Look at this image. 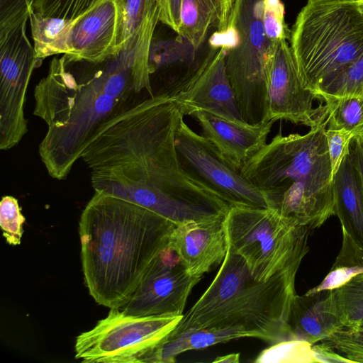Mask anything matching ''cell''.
<instances>
[{
    "label": "cell",
    "instance_id": "obj_1",
    "mask_svg": "<svg viewBox=\"0 0 363 363\" xmlns=\"http://www.w3.org/2000/svg\"><path fill=\"white\" fill-rule=\"evenodd\" d=\"M184 114L174 96H148L105 122L82 155L91 186L176 225L226 216L230 207L183 170L176 133Z\"/></svg>",
    "mask_w": 363,
    "mask_h": 363
},
{
    "label": "cell",
    "instance_id": "obj_2",
    "mask_svg": "<svg viewBox=\"0 0 363 363\" xmlns=\"http://www.w3.org/2000/svg\"><path fill=\"white\" fill-rule=\"evenodd\" d=\"M143 93L154 95L149 58L135 48L99 62L54 57L34 89L33 114L47 125L38 152L48 174L65 179L97 130Z\"/></svg>",
    "mask_w": 363,
    "mask_h": 363
},
{
    "label": "cell",
    "instance_id": "obj_3",
    "mask_svg": "<svg viewBox=\"0 0 363 363\" xmlns=\"http://www.w3.org/2000/svg\"><path fill=\"white\" fill-rule=\"evenodd\" d=\"M175 225L133 202L95 192L79 222L84 280L94 301L110 309L123 306Z\"/></svg>",
    "mask_w": 363,
    "mask_h": 363
},
{
    "label": "cell",
    "instance_id": "obj_4",
    "mask_svg": "<svg viewBox=\"0 0 363 363\" xmlns=\"http://www.w3.org/2000/svg\"><path fill=\"white\" fill-rule=\"evenodd\" d=\"M298 268L294 267L268 280L259 281L228 245L225 258L214 279L166 337L208 329L230 332L239 338H258L272 344L292 340L287 318L296 294Z\"/></svg>",
    "mask_w": 363,
    "mask_h": 363
},
{
    "label": "cell",
    "instance_id": "obj_5",
    "mask_svg": "<svg viewBox=\"0 0 363 363\" xmlns=\"http://www.w3.org/2000/svg\"><path fill=\"white\" fill-rule=\"evenodd\" d=\"M326 126L327 116L306 134L278 133L240 169L264 195L269 208L311 230L334 215Z\"/></svg>",
    "mask_w": 363,
    "mask_h": 363
},
{
    "label": "cell",
    "instance_id": "obj_6",
    "mask_svg": "<svg viewBox=\"0 0 363 363\" xmlns=\"http://www.w3.org/2000/svg\"><path fill=\"white\" fill-rule=\"evenodd\" d=\"M289 39L303 84L315 93L363 55V16L354 1L308 0Z\"/></svg>",
    "mask_w": 363,
    "mask_h": 363
},
{
    "label": "cell",
    "instance_id": "obj_7",
    "mask_svg": "<svg viewBox=\"0 0 363 363\" xmlns=\"http://www.w3.org/2000/svg\"><path fill=\"white\" fill-rule=\"evenodd\" d=\"M264 0H234L228 27L213 33L208 45L225 50L226 72L243 121H268L267 91L278 44L267 37Z\"/></svg>",
    "mask_w": 363,
    "mask_h": 363
},
{
    "label": "cell",
    "instance_id": "obj_8",
    "mask_svg": "<svg viewBox=\"0 0 363 363\" xmlns=\"http://www.w3.org/2000/svg\"><path fill=\"white\" fill-rule=\"evenodd\" d=\"M225 225L229 246L259 281L300 267L309 250L311 230L293 223L271 208L232 207Z\"/></svg>",
    "mask_w": 363,
    "mask_h": 363
},
{
    "label": "cell",
    "instance_id": "obj_9",
    "mask_svg": "<svg viewBox=\"0 0 363 363\" xmlns=\"http://www.w3.org/2000/svg\"><path fill=\"white\" fill-rule=\"evenodd\" d=\"M182 315L138 316L111 308L108 315L76 337L75 358L86 363H134L159 344Z\"/></svg>",
    "mask_w": 363,
    "mask_h": 363
},
{
    "label": "cell",
    "instance_id": "obj_10",
    "mask_svg": "<svg viewBox=\"0 0 363 363\" xmlns=\"http://www.w3.org/2000/svg\"><path fill=\"white\" fill-rule=\"evenodd\" d=\"M176 149L185 173L230 208H269L264 195L208 139L194 132L184 120L176 133Z\"/></svg>",
    "mask_w": 363,
    "mask_h": 363
},
{
    "label": "cell",
    "instance_id": "obj_11",
    "mask_svg": "<svg viewBox=\"0 0 363 363\" xmlns=\"http://www.w3.org/2000/svg\"><path fill=\"white\" fill-rule=\"evenodd\" d=\"M27 21L0 36V148L17 145L28 132L24 106L34 69L40 66L26 35Z\"/></svg>",
    "mask_w": 363,
    "mask_h": 363
},
{
    "label": "cell",
    "instance_id": "obj_12",
    "mask_svg": "<svg viewBox=\"0 0 363 363\" xmlns=\"http://www.w3.org/2000/svg\"><path fill=\"white\" fill-rule=\"evenodd\" d=\"M201 279L191 275L167 245L152 262L130 300L120 308L138 316L182 315L192 289Z\"/></svg>",
    "mask_w": 363,
    "mask_h": 363
},
{
    "label": "cell",
    "instance_id": "obj_13",
    "mask_svg": "<svg viewBox=\"0 0 363 363\" xmlns=\"http://www.w3.org/2000/svg\"><path fill=\"white\" fill-rule=\"evenodd\" d=\"M316 99L315 93L303 84L286 40L280 41L268 84V121L285 120L312 128L327 115L325 106L313 107Z\"/></svg>",
    "mask_w": 363,
    "mask_h": 363
},
{
    "label": "cell",
    "instance_id": "obj_14",
    "mask_svg": "<svg viewBox=\"0 0 363 363\" xmlns=\"http://www.w3.org/2000/svg\"><path fill=\"white\" fill-rule=\"evenodd\" d=\"M225 216L184 223L171 232L167 246L191 275L203 277L225 259L228 249Z\"/></svg>",
    "mask_w": 363,
    "mask_h": 363
},
{
    "label": "cell",
    "instance_id": "obj_15",
    "mask_svg": "<svg viewBox=\"0 0 363 363\" xmlns=\"http://www.w3.org/2000/svg\"><path fill=\"white\" fill-rule=\"evenodd\" d=\"M210 47L211 55L201 73L186 90L174 97L184 116L203 111L245 123L226 72L225 50L223 48Z\"/></svg>",
    "mask_w": 363,
    "mask_h": 363
},
{
    "label": "cell",
    "instance_id": "obj_16",
    "mask_svg": "<svg viewBox=\"0 0 363 363\" xmlns=\"http://www.w3.org/2000/svg\"><path fill=\"white\" fill-rule=\"evenodd\" d=\"M118 7L116 0H104L75 19L69 46L70 60L99 62L116 53Z\"/></svg>",
    "mask_w": 363,
    "mask_h": 363
},
{
    "label": "cell",
    "instance_id": "obj_17",
    "mask_svg": "<svg viewBox=\"0 0 363 363\" xmlns=\"http://www.w3.org/2000/svg\"><path fill=\"white\" fill-rule=\"evenodd\" d=\"M203 135L239 169L266 144L274 121L252 125L230 121L206 111L193 113Z\"/></svg>",
    "mask_w": 363,
    "mask_h": 363
},
{
    "label": "cell",
    "instance_id": "obj_18",
    "mask_svg": "<svg viewBox=\"0 0 363 363\" xmlns=\"http://www.w3.org/2000/svg\"><path fill=\"white\" fill-rule=\"evenodd\" d=\"M328 293L329 291H322L294 296L287 318L292 340L313 345L344 328L340 318L330 308Z\"/></svg>",
    "mask_w": 363,
    "mask_h": 363
},
{
    "label": "cell",
    "instance_id": "obj_19",
    "mask_svg": "<svg viewBox=\"0 0 363 363\" xmlns=\"http://www.w3.org/2000/svg\"><path fill=\"white\" fill-rule=\"evenodd\" d=\"M234 0H182L178 35L194 50L228 25Z\"/></svg>",
    "mask_w": 363,
    "mask_h": 363
},
{
    "label": "cell",
    "instance_id": "obj_20",
    "mask_svg": "<svg viewBox=\"0 0 363 363\" xmlns=\"http://www.w3.org/2000/svg\"><path fill=\"white\" fill-rule=\"evenodd\" d=\"M334 215L344 230L363 249V188L348 152L333 177Z\"/></svg>",
    "mask_w": 363,
    "mask_h": 363
},
{
    "label": "cell",
    "instance_id": "obj_21",
    "mask_svg": "<svg viewBox=\"0 0 363 363\" xmlns=\"http://www.w3.org/2000/svg\"><path fill=\"white\" fill-rule=\"evenodd\" d=\"M118 51L129 43L150 52L159 21L160 0H116Z\"/></svg>",
    "mask_w": 363,
    "mask_h": 363
},
{
    "label": "cell",
    "instance_id": "obj_22",
    "mask_svg": "<svg viewBox=\"0 0 363 363\" xmlns=\"http://www.w3.org/2000/svg\"><path fill=\"white\" fill-rule=\"evenodd\" d=\"M29 20L35 57L40 65L49 56L70 54L69 37L75 19L44 17L32 10Z\"/></svg>",
    "mask_w": 363,
    "mask_h": 363
},
{
    "label": "cell",
    "instance_id": "obj_23",
    "mask_svg": "<svg viewBox=\"0 0 363 363\" xmlns=\"http://www.w3.org/2000/svg\"><path fill=\"white\" fill-rule=\"evenodd\" d=\"M313 345L321 362H363V328H342Z\"/></svg>",
    "mask_w": 363,
    "mask_h": 363
},
{
    "label": "cell",
    "instance_id": "obj_24",
    "mask_svg": "<svg viewBox=\"0 0 363 363\" xmlns=\"http://www.w3.org/2000/svg\"><path fill=\"white\" fill-rule=\"evenodd\" d=\"M330 308L341 320L344 328L363 326V273L353 277L343 285L330 290Z\"/></svg>",
    "mask_w": 363,
    "mask_h": 363
},
{
    "label": "cell",
    "instance_id": "obj_25",
    "mask_svg": "<svg viewBox=\"0 0 363 363\" xmlns=\"http://www.w3.org/2000/svg\"><path fill=\"white\" fill-rule=\"evenodd\" d=\"M342 247L336 259L323 281L307 292L316 293L335 289L363 273V249L342 229Z\"/></svg>",
    "mask_w": 363,
    "mask_h": 363
},
{
    "label": "cell",
    "instance_id": "obj_26",
    "mask_svg": "<svg viewBox=\"0 0 363 363\" xmlns=\"http://www.w3.org/2000/svg\"><path fill=\"white\" fill-rule=\"evenodd\" d=\"M327 128H344L357 135L363 129V96H345L323 99Z\"/></svg>",
    "mask_w": 363,
    "mask_h": 363
},
{
    "label": "cell",
    "instance_id": "obj_27",
    "mask_svg": "<svg viewBox=\"0 0 363 363\" xmlns=\"http://www.w3.org/2000/svg\"><path fill=\"white\" fill-rule=\"evenodd\" d=\"M318 99L363 96V55L352 65L323 82L315 91Z\"/></svg>",
    "mask_w": 363,
    "mask_h": 363
},
{
    "label": "cell",
    "instance_id": "obj_28",
    "mask_svg": "<svg viewBox=\"0 0 363 363\" xmlns=\"http://www.w3.org/2000/svg\"><path fill=\"white\" fill-rule=\"evenodd\" d=\"M256 363L320 362L312 344L300 340L279 342L262 350Z\"/></svg>",
    "mask_w": 363,
    "mask_h": 363
},
{
    "label": "cell",
    "instance_id": "obj_29",
    "mask_svg": "<svg viewBox=\"0 0 363 363\" xmlns=\"http://www.w3.org/2000/svg\"><path fill=\"white\" fill-rule=\"evenodd\" d=\"M104 0H35L33 11L44 17L74 20Z\"/></svg>",
    "mask_w": 363,
    "mask_h": 363
},
{
    "label": "cell",
    "instance_id": "obj_30",
    "mask_svg": "<svg viewBox=\"0 0 363 363\" xmlns=\"http://www.w3.org/2000/svg\"><path fill=\"white\" fill-rule=\"evenodd\" d=\"M25 217L18 200L11 196H4L0 201V227L6 242L18 245L23 233Z\"/></svg>",
    "mask_w": 363,
    "mask_h": 363
},
{
    "label": "cell",
    "instance_id": "obj_31",
    "mask_svg": "<svg viewBox=\"0 0 363 363\" xmlns=\"http://www.w3.org/2000/svg\"><path fill=\"white\" fill-rule=\"evenodd\" d=\"M285 9L281 0H264L263 24L267 38L278 44L290 38L291 30L284 20Z\"/></svg>",
    "mask_w": 363,
    "mask_h": 363
},
{
    "label": "cell",
    "instance_id": "obj_32",
    "mask_svg": "<svg viewBox=\"0 0 363 363\" xmlns=\"http://www.w3.org/2000/svg\"><path fill=\"white\" fill-rule=\"evenodd\" d=\"M35 0H0V35L28 21Z\"/></svg>",
    "mask_w": 363,
    "mask_h": 363
},
{
    "label": "cell",
    "instance_id": "obj_33",
    "mask_svg": "<svg viewBox=\"0 0 363 363\" xmlns=\"http://www.w3.org/2000/svg\"><path fill=\"white\" fill-rule=\"evenodd\" d=\"M325 136L333 179L344 157L349 151L350 143L355 134L344 128H326Z\"/></svg>",
    "mask_w": 363,
    "mask_h": 363
},
{
    "label": "cell",
    "instance_id": "obj_34",
    "mask_svg": "<svg viewBox=\"0 0 363 363\" xmlns=\"http://www.w3.org/2000/svg\"><path fill=\"white\" fill-rule=\"evenodd\" d=\"M182 0H160L159 21L177 33Z\"/></svg>",
    "mask_w": 363,
    "mask_h": 363
},
{
    "label": "cell",
    "instance_id": "obj_35",
    "mask_svg": "<svg viewBox=\"0 0 363 363\" xmlns=\"http://www.w3.org/2000/svg\"><path fill=\"white\" fill-rule=\"evenodd\" d=\"M350 153L358 172L363 188V145L357 135L352 139L350 145Z\"/></svg>",
    "mask_w": 363,
    "mask_h": 363
},
{
    "label": "cell",
    "instance_id": "obj_36",
    "mask_svg": "<svg viewBox=\"0 0 363 363\" xmlns=\"http://www.w3.org/2000/svg\"><path fill=\"white\" fill-rule=\"evenodd\" d=\"M240 362V353H231L216 357L213 362L238 363Z\"/></svg>",
    "mask_w": 363,
    "mask_h": 363
},
{
    "label": "cell",
    "instance_id": "obj_37",
    "mask_svg": "<svg viewBox=\"0 0 363 363\" xmlns=\"http://www.w3.org/2000/svg\"><path fill=\"white\" fill-rule=\"evenodd\" d=\"M356 2H357V8H358L359 12L363 16V0H359Z\"/></svg>",
    "mask_w": 363,
    "mask_h": 363
},
{
    "label": "cell",
    "instance_id": "obj_38",
    "mask_svg": "<svg viewBox=\"0 0 363 363\" xmlns=\"http://www.w3.org/2000/svg\"><path fill=\"white\" fill-rule=\"evenodd\" d=\"M357 136L360 139L362 144L363 145V129L359 132V133L357 135Z\"/></svg>",
    "mask_w": 363,
    "mask_h": 363
},
{
    "label": "cell",
    "instance_id": "obj_39",
    "mask_svg": "<svg viewBox=\"0 0 363 363\" xmlns=\"http://www.w3.org/2000/svg\"><path fill=\"white\" fill-rule=\"evenodd\" d=\"M352 1H359V0H352Z\"/></svg>",
    "mask_w": 363,
    "mask_h": 363
},
{
    "label": "cell",
    "instance_id": "obj_40",
    "mask_svg": "<svg viewBox=\"0 0 363 363\" xmlns=\"http://www.w3.org/2000/svg\"><path fill=\"white\" fill-rule=\"evenodd\" d=\"M361 328H363V326H362V327H361Z\"/></svg>",
    "mask_w": 363,
    "mask_h": 363
}]
</instances>
